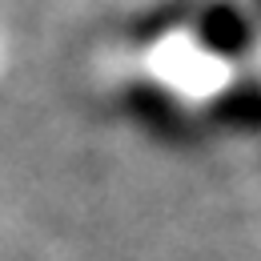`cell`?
<instances>
[{
    "instance_id": "1",
    "label": "cell",
    "mask_w": 261,
    "mask_h": 261,
    "mask_svg": "<svg viewBox=\"0 0 261 261\" xmlns=\"http://www.w3.org/2000/svg\"><path fill=\"white\" fill-rule=\"evenodd\" d=\"M197 36H201V48L217 57H241L253 44V24L237 4H209L197 16Z\"/></svg>"
},
{
    "instance_id": "2",
    "label": "cell",
    "mask_w": 261,
    "mask_h": 261,
    "mask_svg": "<svg viewBox=\"0 0 261 261\" xmlns=\"http://www.w3.org/2000/svg\"><path fill=\"white\" fill-rule=\"evenodd\" d=\"M213 113L237 129H261V85H241L213 105Z\"/></svg>"
}]
</instances>
